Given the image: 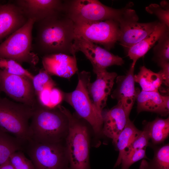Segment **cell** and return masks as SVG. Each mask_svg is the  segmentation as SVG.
I'll list each match as a JSON object with an SVG mask.
<instances>
[{
	"mask_svg": "<svg viewBox=\"0 0 169 169\" xmlns=\"http://www.w3.org/2000/svg\"><path fill=\"white\" fill-rule=\"evenodd\" d=\"M58 106L49 108L38 101L33 107L30 123L29 140L40 143H61L66 138L68 131V120Z\"/></svg>",
	"mask_w": 169,
	"mask_h": 169,
	"instance_id": "obj_2",
	"label": "cell"
},
{
	"mask_svg": "<svg viewBox=\"0 0 169 169\" xmlns=\"http://www.w3.org/2000/svg\"><path fill=\"white\" fill-rule=\"evenodd\" d=\"M135 82L138 83L141 90L146 91H158L163 83V76L161 70L154 72L145 66H141L137 74H134Z\"/></svg>",
	"mask_w": 169,
	"mask_h": 169,
	"instance_id": "obj_21",
	"label": "cell"
},
{
	"mask_svg": "<svg viewBox=\"0 0 169 169\" xmlns=\"http://www.w3.org/2000/svg\"><path fill=\"white\" fill-rule=\"evenodd\" d=\"M147 131L150 140L155 144L163 142L169 134V118H156L154 120L148 122L144 128Z\"/></svg>",
	"mask_w": 169,
	"mask_h": 169,
	"instance_id": "obj_24",
	"label": "cell"
},
{
	"mask_svg": "<svg viewBox=\"0 0 169 169\" xmlns=\"http://www.w3.org/2000/svg\"><path fill=\"white\" fill-rule=\"evenodd\" d=\"M157 44L153 48V59L157 64L169 61V30L166 31L159 38Z\"/></svg>",
	"mask_w": 169,
	"mask_h": 169,
	"instance_id": "obj_25",
	"label": "cell"
},
{
	"mask_svg": "<svg viewBox=\"0 0 169 169\" xmlns=\"http://www.w3.org/2000/svg\"></svg>",
	"mask_w": 169,
	"mask_h": 169,
	"instance_id": "obj_37",
	"label": "cell"
},
{
	"mask_svg": "<svg viewBox=\"0 0 169 169\" xmlns=\"http://www.w3.org/2000/svg\"><path fill=\"white\" fill-rule=\"evenodd\" d=\"M28 20L16 4L0 5V40L21 28Z\"/></svg>",
	"mask_w": 169,
	"mask_h": 169,
	"instance_id": "obj_17",
	"label": "cell"
},
{
	"mask_svg": "<svg viewBox=\"0 0 169 169\" xmlns=\"http://www.w3.org/2000/svg\"><path fill=\"white\" fill-rule=\"evenodd\" d=\"M136 100L137 111H146L166 116L169 112V97L162 95L158 91H137Z\"/></svg>",
	"mask_w": 169,
	"mask_h": 169,
	"instance_id": "obj_19",
	"label": "cell"
},
{
	"mask_svg": "<svg viewBox=\"0 0 169 169\" xmlns=\"http://www.w3.org/2000/svg\"><path fill=\"white\" fill-rule=\"evenodd\" d=\"M0 169H14L11 164L9 159L0 166Z\"/></svg>",
	"mask_w": 169,
	"mask_h": 169,
	"instance_id": "obj_35",
	"label": "cell"
},
{
	"mask_svg": "<svg viewBox=\"0 0 169 169\" xmlns=\"http://www.w3.org/2000/svg\"><path fill=\"white\" fill-rule=\"evenodd\" d=\"M73 49L75 54L78 51L84 54L90 62L95 73L112 65L121 66L124 63L120 57L79 36H75Z\"/></svg>",
	"mask_w": 169,
	"mask_h": 169,
	"instance_id": "obj_12",
	"label": "cell"
},
{
	"mask_svg": "<svg viewBox=\"0 0 169 169\" xmlns=\"http://www.w3.org/2000/svg\"><path fill=\"white\" fill-rule=\"evenodd\" d=\"M141 131L138 129L130 119L119 135L114 143L119 151V155L114 167L119 166L127 149Z\"/></svg>",
	"mask_w": 169,
	"mask_h": 169,
	"instance_id": "obj_22",
	"label": "cell"
},
{
	"mask_svg": "<svg viewBox=\"0 0 169 169\" xmlns=\"http://www.w3.org/2000/svg\"><path fill=\"white\" fill-rule=\"evenodd\" d=\"M33 86L37 98L44 89L54 87L56 84L50 75L44 69L41 70L32 80Z\"/></svg>",
	"mask_w": 169,
	"mask_h": 169,
	"instance_id": "obj_28",
	"label": "cell"
},
{
	"mask_svg": "<svg viewBox=\"0 0 169 169\" xmlns=\"http://www.w3.org/2000/svg\"><path fill=\"white\" fill-rule=\"evenodd\" d=\"M37 23L36 44L41 54L75 56L73 49L74 23L62 11Z\"/></svg>",
	"mask_w": 169,
	"mask_h": 169,
	"instance_id": "obj_1",
	"label": "cell"
},
{
	"mask_svg": "<svg viewBox=\"0 0 169 169\" xmlns=\"http://www.w3.org/2000/svg\"><path fill=\"white\" fill-rule=\"evenodd\" d=\"M44 69L50 75L69 79L78 70L76 56L62 53L44 55Z\"/></svg>",
	"mask_w": 169,
	"mask_h": 169,
	"instance_id": "obj_15",
	"label": "cell"
},
{
	"mask_svg": "<svg viewBox=\"0 0 169 169\" xmlns=\"http://www.w3.org/2000/svg\"><path fill=\"white\" fill-rule=\"evenodd\" d=\"M9 159L14 169H35L32 161L27 158L21 151L14 152Z\"/></svg>",
	"mask_w": 169,
	"mask_h": 169,
	"instance_id": "obj_30",
	"label": "cell"
},
{
	"mask_svg": "<svg viewBox=\"0 0 169 169\" xmlns=\"http://www.w3.org/2000/svg\"><path fill=\"white\" fill-rule=\"evenodd\" d=\"M27 152L35 169H66L68 163L61 143H43L29 140Z\"/></svg>",
	"mask_w": 169,
	"mask_h": 169,
	"instance_id": "obj_9",
	"label": "cell"
},
{
	"mask_svg": "<svg viewBox=\"0 0 169 169\" xmlns=\"http://www.w3.org/2000/svg\"><path fill=\"white\" fill-rule=\"evenodd\" d=\"M141 168L147 169H169V145L167 144L160 148L155 153L149 166L141 165Z\"/></svg>",
	"mask_w": 169,
	"mask_h": 169,
	"instance_id": "obj_26",
	"label": "cell"
},
{
	"mask_svg": "<svg viewBox=\"0 0 169 169\" xmlns=\"http://www.w3.org/2000/svg\"><path fill=\"white\" fill-rule=\"evenodd\" d=\"M74 23L75 35L93 43L102 45L108 51L119 40L120 30L117 21L80 22Z\"/></svg>",
	"mask_w": 169,
	"mask_h": 169,
	"instance_id": "obj_8",
	"label": "cell"
},
{
	"mask_svg": "<svg viewBox=\"0 0 169 169\" xmlns=\"http://www.w3.org/2000/svg\"><path fill=\"white\" fill-rule=\"evenodd\" d=\"M0 69L9 74L25 77L32 80L34 77L20 64L12 59L0 58Z\"/></svg>",
	"mask_w": 169,
	"mask_h": 169,
	"instance_id": "obj_27",
	"label": "cell"
},
{
	"mask_svg": "<svg viewBox=\"0 0 169 169\" xmlns=\"http://www.w3.org/2000/svg\"><path fill=\"white\" fill-rule=\"evenodd\" d=\"M95 73L96 75V79L94 82L90 83L89 91L95 106L102 113V110L106 105L108 97L110 94L117 74L115 72H109L106 69Z\"/></svg>",
	"mask_w": 169,
	"mask_h": 169,
	"instance_id": "obj_14",
	"label": "cell"
},
{
	"mask_svg": "<svg viewBox=\"0 0 169 169\" xmlns=\"http://www.w3.org/2000/svg\"><path fill=\"white\" fill-rule=\"evenodd\" d=\"M0 90L16 102L33 107L38 102L32 80L0 69Z\"/></svg>",
	"mask_w": 169,
	"mask_h": 169,
	"instance_id": "obj_11",
	"label": "cell"
},
{
	"mask_svg": "<svg viewBox=\"0 0 169 169\" xmlns=\"http://www.w3.org/2000/svg\"><path fill=\"white\" fill-rule=\"evenodd\" d=\"M33 107L0 97V128L24 143L30 139L29 122Z\"/></svg>",
	"mask_w": 169,
	"mask_h": 169,
	"instance_id": "obj_5",
	"label": "cell"
},
{
	"mask_svg": "<svg viewBox=\"0 0 169 169\" xmlns=\"http://www.w3.org/2000/svg\"><path fill=\"white\" fill-rule=\"evenodd\" d=\"M130 114L120 103L102 115V133L111 139L114 143L119 135L126 125Z\"/></svg>",
	"mask_w": 169,
	"mask_h": 169,
	"instance_id": "obj_18",
	"label": "cell"
},
{
	"mask_svg": "<svg viewBox=\"0 0 169 169\" xmlns=\"http://www.w3.org/2000/svg\"><path fill=\"white\" fill-rule=\"evenodd\" d=\"M128 5L117 9L96 0H66L63 1L62 12L74 23L109 20L118 22Z\"/></svg>",
	"mask_w": 169,
	"mask_h": 169,
	"instance_id": "obj_6",
	"label": "cell"
},
{
	"mask_svg": "<svg viewBox=\"0 0 169 169\" xmlns=\"http://www.w3.org/2000/svg\"><path fill=\"white\" fill-rule=\"evenodd\" d=\"M134 68L131 65L125 75L117 76L116 87L111 95V97L116 100L130 114L136 100L137 91L135 84Z\"/></svg>",
	"mask_w": 169,
	"mask_h": 169,
	"instance_id": "obj_16",
	"label": "cell"
},
{
	"mask_svg": "<svg viewBox=\"0 0 169 169\" xmlns=\"http://www.w3.org/2000/svg\"><path fill=\"white\" fill-rule=\"evenodd\" d=\"M168 30L169 28L160 22L155 30L149 35L131 46L127 51L128 56L132 61L131 66L135 67L137 60L143 56Z\"/></svg>",
	"mask_w": 169,
	"mask_h": 169,
	"instance_id": "obj_20",
	"label": "cell"
},
{
	"mask_svg": "<svg viewBox=\"0 0 169 169\" xmlns=\"http://www.w3.org/2000/svg\"><path fill=\"white\" fill-rule=\"evenodd\" d=\"M35 23L33 19H28L23 26L0 44V58L12 59L19 64H37L38 57L32 49V33Z\"/></svg>",
	"mask_w": 169,
	"mask_h": 169,
	"instance_id": "obj_7",
	"label": "cell"
},
{
	"mask_svg": "<svg viewBox=\"0 0 169 169\" xmlns=\"http://www.w3.org/2000/svg\"><path fill=\"white\" fill-rule=\"evenodd\" d=\"M69 121L68 133L65 146L69 169H90V142L87 127L81 120L66 108L58 105Z\"/></svg>",
	"mask_w": 169,
	"mask_h": 169,
	"instance_id": "obj_3",
	"label": "cell"
},
{
	"mask_svg": "<svg viewBox=\"0 0 169 169\" xmlns=\"http://www.w3.org/2000/svg\"><path fill=\"white\" fill-rule=\"evenodd\" d=\"M90 73L82 71L78 74V82L74 90L63 92V100L75 110L79 117L84 120L92 127L96 135L102 132V113L94 105L89 91Z\"/></svg>",
	"mask_w": 169,
	"mask_h": 169,
	"instance_id": "obj_4",
	"label": "cell"
},
{
	"mask_svg": "<svg viewBox=\"0 0 169 169\" xmlns=\"http://www.w3.org/2000/svg\"><path fill=\"white\" fill-rule=\"evenodd\" d=\"M25 144L0 128V166L9 160L14 152L22 151Z\"/></svg>",
	"mask_w": 169,
	"mask_h": 169,
	"instance_id": "obj_23",
	"label": "cell"
},
{
	"mask_svg": "<svg viewBox=\"0 0 169 169\" xmlns=\"http://www.w3.org/2000/svg\"><path fill=\"white\" fill-rule=\"evenodd\" d=\"M46 99L48 108L56 107L63 100V92L55 87L53 88L48 91Z\"/></svg>",
	"mask_w": 169,
	"mask_h": 169,
	"instance_id": "obj_33",
	"label": "cell"
},
{
	"mask_svg": "<svg viewBox=\"0 0 169 169\" xmlns=\"http://www.w3.org/2000/svg\"><path fill=\"white\" fill-rule=\"evenodd\" d=\"M132 4H128L118 21L120 30L118 41L127 51L131 46L149 35L160 22H138L135 11L130 8Z\"/></svg>",
	"mask_w": 169,
	"mask_h": 169,
	"instance_id": "obj_10",
	"label": "cell"
},
{
	"mask_svg": "<svg viewBox=\"0 0 169 169\" xmlns=\"http://www.w3.org/2000/svg\"><path fill=\"white\" fill-rule=\"evenodd\" d=\"M1 92V91L0 90V92Z\"/></svg>",
	"mask_w": 169,
	"mask_h": 169,
	"instance_id": "obj_36",
	"label": "cell"
},
{
	"mask_svg": "<svg viewBox=\"0 0 169 169\" xmlns=\"http://www.w3.org/2000/svg\"><path fill=\"white\" fill-rule=\"evenodd\" d=\"M149 140L150 138L148 134L146 131L144 129L127 149L124 156L131 151L146 149L148 144Z\"/></svg>",
	"mask_w": 169,
	"mask_h": 169,
	"instance_id": "obj_32",
	"label": "cell"
},
{
	"mask_svg": "<svg viewBox=\"0 0 169 169\" xmlns=\"http://www.w3.org/2000/svg\"><path fill=\"white\" fill-rule=\"evenodd\" d=\"M146 157V149L131 151L126 153L122 159L120 163L121 169H129L135 162Z\"/></svg>",
	"mask_w": 169,
	"mask_h": 169,
	"instance_id": "obj_31",
	"label": "cell"
},
{
	"mask_svg": "<svg viewBox=\"0 0 169 169\" xmlns=\"http://www.w3.org/2000/svg\"><path fill=\"white\" fill-rule=\"evenodd\" d=\"M15 2L27 18L35 23L62 11V0H18Z\"/></svg>",
	"mask_w": 169,
	"mask_h": 169,
	"instance_id": "obj_13",
	"label": "cell"
},
{
	"mask_svg": "<svg viewBox=\"0 0 169 169\" xmlns=\"http://www.w3.org/2000/svg\"><path fill=\"white\" fill-rule=\"evenodd\" d=\"M161 68L163 76V82L166 86L169 85V62H163L158 64Z\"/></svg>",
	"mask_w": 169,
	"mask_h": 169,
	"instance_id": "obj_34",
	"label": "cell"
},
{
	"mask_svg": "<svg viewBox=\"0 0 169 169\" xmlns=\"http://www.w3.org/2000/svg\"><path fill=\"white\" fill-rule=\"evenodd\" d=\"M161 5L156 4H151L146 7V11L156 16L160 23L169 27V9L168 4L166 1H162Z\"/></svg>",
	"mask_w": 169,
	"mask_h": 169,
	"instance_id": "obj_29",
	"label": "cell"
}]
</instances>
